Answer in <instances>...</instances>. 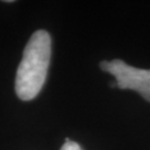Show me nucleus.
Here are the masks:
<instances>
[{
  "mask_svg": "<svg viewBox=\"0 0 150 150\" xmlns=\"http://www.w3.org/2000/svg\"><path fill=\"white\" fill-rule=\"evenodd\" d=\"M51 56V38L45 30L33 32L23 50L16 76L17 96L32 100L40 92L47 78Z\"/></svg>",
  "mask_w": 150,
  "mask_h": 150,
  "instance_id": "nucleus-1",
  "label": "nucleus"
},
{
  "mask_svg": "<svg viewBox=\"0 0 150 150\" xmlns=\"http://www.w3.org/2000/svg\"><path fill=\"white\" fill-rule=\"evenodd\" d=\"M100 68L115 76L118 88L138 91L146 100L150 101V70L129 66L120 59L102 61Z\"/></svg>",
  "mask_w": 150,
  "mask_h": 150,
  "instance_id": "nucleus-2",
  "label": "nucleus"
},
{
  "mask_svg": "<svg viewBox=\"0 0 150 150\" xmlns=\"http://www.w3.org/2000/svg\"><path fill=\"white\" fill-rule=\"evenodd\" d=\"M60 150H82L81 149V147L77 142L75 141H71L69 138H67L66 139V142H64V145L61 147V149Z\"/></svg>",
  "mask_w": 150,
  "mask_h": 150,
  "instance_id": "nucleus-3",
  "label": "nucleus"
}]
</instances>
